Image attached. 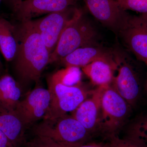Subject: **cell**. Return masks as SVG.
Wrapping results in <instances>:
<instances>
[{"label":"cell","instance_id":"19","mask_svg":"<svg viewBox=\"0 0 147 147\" xmlns=\"http://www.w3.org/2000/svg\"><path fill=\"white\" fill-rule=\"evenodd\" d=\"M121 9L147 13V0H115Z\"/></svg>","mask_w":147,"mask_h":147},{"label":"cell","instance_id":"22","mask_svg":"<svg viewBox=\"0 0 147 147\" xmlns=\"http://www.w3.org/2000/svg\"><path fill=\"white\" fill-rule=\"evenodd\" d=\"M24 147H61L48 137L34 135L33 138L27 140Z\"/></svg>","mask_w":147,"mask_h":147},{"label":"cell","instance_id":"20","mask_svg":"<svg viewBox=\"0 0 147 147\" xmlns=\"http://www.w3.org/2000/svg\"><path fill=\"white\" fill-rule=\"evenodd\" d=\"M110 147H147L144 142L130 136L126 139H120L115 135L109 137Z\"/></svg>","mask_w":147,"mask_h":147},{"label":"cell","instance_id":"9","mask_svg":"<svg viewBox=\"0 0 147 147\" xmlns=\"http://www.w3.org/2000/svg\"><path fill=\"white\" fill-rule=\"evenodd\" d=\"M26 95L14 112L27 129L45 119L50 106V94L48 89L38 87Z\"/></svg>","mask_w":147,"mask_h":147},{"label":"cell","instance_id":"12","mask_svg":"<svg viewBox=\"0 0 147 147\" xmlns=\"http://www.w3.org/2000/svg\"><path fill=\"white\" fill-rule=\"evenodd\" d=\"M105 87H98L92 91L90 97L87 98L71 113V116L79 121L91 134L98 129L101 96Z\"/></svg>","mask_w":147,"mask_h":147},{"label":"cell","instance_id":"21","mask_svg":"<svg viewBox=\"0 0 147 147\" xmlns=\"http://www.w3.org/2000/svg\"><path fill=\"white\" fill-rule=\"evenodd\" d=\"M130 136L139 139L147 146V117L137 121L132 125Z\"/></svg>","mask_w":147,"mask_h":147},{"label":"cell","instance_id":"14","mask_svg":"<svg viewBox=\"0 0 147 147\" xmlns=\"http://www.w3.org/2000/svg\"><path fill=\"white\" fill-rule=\"evenodd\" d=\"M0 129L15 147H24L26 129L14 111L0 105Z\"/></svg>","mask_w":147,"mask_h":147},{"label":"cell","instance_id":"5","mask_svg":"<svg viewBox=\"0 0 147 147\" xmlns=\"http://www.w3.org/2000/svg\"><path fill=\"white\" fill-rule=\"evenodd\" d=\"M47 86L50 94V106L44 119L57 118L72 113L91 94L82 83L68 86L50 75L47 78Z\"/></svg>","mask_w":147,"mask_h":147},{"label":"cell","instance_id":"28","mask_svg":"<svg viewBox=\"0 0 147 147\" xmlns=\"http://www.w3.org/2000/svg\"><path fill=\"white\" fill-rule=\"evenodd\" d=\"M1 0H0V3H1Z\"/></svg>","mask_w":147,"mask_h":147},{"label":"cell","instance_id":"17","mask_svg":"<svg viewBox=\"0 0 147 147\" xmlns=\"http://www.w3.org/2000/svg\"><path fill=\"white\" fill-rule=\"evenodd\" d=\"M17 49L14 26L6 19L0 18V51L6 60H13Z\"/></svg>","mask_w":147,"mask_h":147},{"label":"cell","instance_id":"3","mask_svg":"<svg viewBox=\"0 0 147 147\" xmlns=\"http://www.w3.org/2000/svg\"><path fill=\"white\" fill-rule=\"evenodd\" d=\"M34 135L48 137L61 147L86 143L92 134L73 116L68 114L54 119H43L32 127Z\"/></svg>","mask_w":147,"mask_h":147},{"label":"cell","instance_id":"25","mask_svg":"<svg viewBox=\"0 0 147 147\" xmlns=\"http://www.w3.org/2000/svg\"><path fill=\"white\" fill-rule=\"evenodd\" d=\"M3 1L11 6L13 8L18 3L20 2L23 0H3Z\"/></svg>","mask_w":147,"mask_h":147},{"label":"cell","instance_id":"2","mask_svg":"<svg viewBox=\"0 0 147 147\" xmlns=\"http://www.w3.org/2000/svg\"><path fill=\"white\" fill-rule=\"evenodd\" d=\"M98 33L88 18L77 8L73 18L61 35L49 64L59 61L73 51L86 46L98 45Z\"/></svg>","mask_w":147,"mask_h":147},{"label":"cell","instance_id":"26","mask_svg":"<svg viewBox=\"0 0 147 147\" xmlns=\"http://www.w3.org/2000/svg\"><path fill=\"white\" fill-rule=\"evenodd\" d=\"M2 67V65L1 62V59H0V70L1 69Z\"/></svg>","mask_w":147,"mask_h":147},{"label":"cell","instance_id":"8","mask_svg":"<svg viewBox=\"0 0 147 147\" xmlns=\"http://www.w3.org/2000/svg\"><path fill=\"white\" fill-rule=\"evenodd\" d=\"M77 8L74 6L31 20L50 55L57 47L61 35L73 18Z\"/></svg>","mask_w":147,"mask_h":147},{"label":"cell","instance_id":"4","mask_svg":"<svg viewBox=\"0 0 147 147\" xmlns=\"http://www.w3.org/2000/svg\"><path fill=\"white\" fill-rule=\"evenodd\" d=\"M111 50L118 73L111 85L133 107L139 100L142 90L138 64L130 53L123 47L117 45Z\"/></svg>","mask_w":147,"mask_h":147},{"label":"cell","instance_id":"6","mask_svg":"<svg viewBox=\"0 0 147 147\" xmlns=\"http://www.w3.org/2000/svg\"><path fill=\"white\" fill-rule=\"evenodd\" d=\"M131 106L111 85L103 90L98 130L108 137L115 135L126 121Z\"/></svg>","mask_w":147,"mask_h":147},{"label":"cell","instance_id":"1","mask_svg":"<svg viewBox=\"0 0 147 147\" xmlns=\"http://www.w3.org/2000/svg\"><path fill=\"white\" fill-rule=\"evenodd\" d=\"M20 23L14 26L17 49L12 61L15 80L27 94L31 86L39 82L50 54L32 21Z\"/></svg>","mask_w":147,"mask_h":147},{"label":"cell","instance_id":"11","mask_svg":"<svg viewBox=\"0 0 147 147\" xmlns=\"http://www.w3.org/2000/svg\"><path fill=\"white\" fill-rule=\"evenodd\" d=\"M80 0H23L13 8L14 15L20 22L61 11L74 6Z\"/></svg>","mask_w":147,"mask_h":147},{"label":"cell","instance_id":"23","mask_svg":"<svg viewBox=\"0 0 147 147\" xmlns=\"http://www.w3.org/2000/svg\"><path fill=\"white\" fill-rule=\"evenodd\" d=\"M0 147H15L5 134L0 129Z\"/></svg>","mask_w":147,"mask_h":147},{"label":"cell","instance_id":"27","mask_svg":"<svg viewBox=\"0 0 147 147\" xmlns=\"http://www.w3.org/2000/svg\"><path fill=\"white\" fill-rule=\"evenodd\" d=\"M146 88H147V75L146 84Z\"/></svg>","mask_w":147,"mask_h":147},{"label":"cell","instance_id":"7","mask_svg":"<svg viewBox=\"0 0 147 147\" xmlns=\"http://www.w3.org/2000/svg\"><path fill=\"white\" fill-rule=\"evenodd\" d=\"M117 36L125 50L147 65V13L129 14Z\"/></svg>","mask_w":147,"mask_h":147},{"label":"cell","instance_id":"24","mask_svg":"<svg viewBox=\"0 0 147 147\" xmlns=\"http://www.w3.org/2000/svg\"><path fill=\"white\" fill-rule=\"evenodd\" d=\"M67 147H110V146L109 143L108 144H105L102 143H86L77 146Z\"/></svg>","mask_w":147,"mask_h":147},{"label":"cell","instance_id":"13","mask_svg":"<svg viewBox=\"0 0 147 147\" xmlns=\"http://www.w3.org/2000/svg\"><path fill=\"white\" fill-rule=\"evenodd\" d=\"M97 61H104L115 64L112 50L99 45L80 47L59 61L65 67H82Z\"/></svg>","mask_w":147,"mask_h":147},{"label":"cell","instance_id":"10","mask_svg":"<svg viewBox=\"0 0 147 147\" xmlns=\"http://www.w3.org/2000/svg\"><path fill=\"white\" fill-rule=\"evenodd\" d=\"M90 13L116 35L129 14L120 8L115 0H84Z\"/></svg>","mask_w":147,"mask_h":147},{"label":"cell","instance_id":"18","mask_svg":"<svg viewBox=\"0 0 147 147\" xmlns=\"http://www.w3.org/2000/svg\"><path fill=\"white\" fill-rule=\"evenodd\" d=\"M79 68L76 67H67L51 75L67 86H75L82 83V71Z\"/></svg>","mask_w":147,"mask_h":147},{"label":"cell","instance_id":"15","mask_svg":"<svg viewBox=\"0 0 147 147\" xmlns=\"http://www.w3.org/2000/svg\"><path fill=\"white\" fill-rule=\"evenodd\" d=\"M116 63L104 61H97L82 67L83 72L98 87L110 86L117 71Z\"/></svg>","mask_w":147,"mask_h":147},{"label":"cell","instance_id":"16","mask_svg":"<svg viewBox=\"0 0 147 147\" xmlns=\"http://www.w3.org/2000/svg\"><path fill=\"white\" fill-rule=\"evenodd\" d=\"M23 92L12 76L5 74L0 76V105L14 111L21 100Z\"/></svg>","mask_w":147,"mask_h":147}]
</instances>
